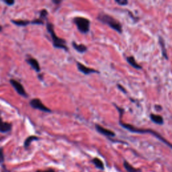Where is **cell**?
Listing matches in <instances>:
<instances>
[{"label": "cell", "instance_id": "obj_18", "mask_svg": "<svg viewBox=\"0 0 172 172\" xmlns=\"http://www.w3.org/2000/svg\"><path fill=\"white\" fill-rule=\"evenodd\" d=\"M92 163H94V165H95V166L97 167V168L102 169V170H103V169H104V163L101 160H100L99 158H97V157L94 158L93 160H92Z\"/></svg>", "mask_w": 172, "mask_h": 172}, {"label": "cell", "instance_id": "obj_11", "mask_svg": "<svg viewBox=\"0 0 172 172\" xmlns=\"http://www.w3.org/2000/svg\"><path fill=\"white\" fill-rule=\"evenodd\" d=\"M149 117H150L151 121L154 122L155 124H158V125H162V124L164 123V120H163V116L159 115V114H151Z\"/></svg>", "mask_w": 172, "mask_h": 172}, {"label": "cell", "instance_id": "obj_14", "mask_svg": "<svg viewBox=\"0 0 172 172\" xmlns=\"http://www.w3.org/2000/svg\"><path fill=\"white\" fill-rule=\"evenodd\" d=\"M159 43L161 47V53H162V56L164 57L166 60H168L169 57L167 53V49L165 48V41L161 36H159Z\"/></svg>", "mask_w": 172, "mask_h": 172}, {"label": "cell", "instance_id": "obj_16", "mask_svg": "<svg viewBox=\"0 0 172 172\" xmlns=\"http://www.w3.org/2000/svg\"><path fill=\"white\" fill-rule=\"evenodd\" d=\"M38 140H39V138H38V137L34 136V135H32V136L28 137V138L26 139L25 141H24V146L25 148H28V147L30 145V144H31V143L32 142V141H38Z\"/></svg>", "mask_w": 172, "mask_h": 172}, {"label": "cell", "instance_id": "obj_21", "mask_svg": "<svg viewBox=\"0 0 172 172\" xmlns=\"http://www.w3.org/2000/svg\"><path fill=\"white\" fill-rule=\"evenodd\" d=\"M115 3H118L120 5L123 6L128 5V1H127V0H115Z\"/></svg>", "mask_w": 172, "mask_h": 172}, {"label": "cell", "instance_id": "obj_29", "mask_svg": "<svg viewBox=\"0 0 172 172\" xmlns=\"http://www.w3.org/2000/svg\"><path fill=\"white\" fill-rule=\"evenodd\" d=\"M2 29H3V28H2V26H1V25H0V32H1V30H2Z\"/></svg>", "mask_w": 172, "mask_h": 172}, {"label": "cell", "instance_id": "obj_25", "mask_svg": "<svg viewBox=\"0 0 172 172\" xmlns=\"http://www.w3.org/2000/svg\"><path fill=\"white\" fill-rule=\"evenodd\" d=\"M155 109L156 110V111H157V112H160L163 110V108L161 105H159V104H156V105H155Z\"/></svg>", "mask_w": 172, "mask_h": 172}, {"label": "cell", "instance_id": "obj_27", "mask_svg": "<svg viewBox=\"0 0 172 172\" xmlns=\"http://www.w3.org/2000/svg\"><path fill=\"white\" fill-rule=\"evenodd\" d=\"M36 172H54L53 170H47V171H41V170H38Z\"/></svg>", "mask_w": 172, "mask_h": 172}, {"label": "cell", "instance_id": "obj_5", "mask_svg": "<svg viewBox=\"0 0 172 172\" xmlns=\"http://www.w3.org/2000/svg\"><path fill=\"white\" fill-rule=\"evenodd\" d=\"M29 104L30 106H31L32 108H34V109L38 110H40V111L44 112H47V113H51V112H52V110L49 109L48 107H46V106L42 103L41 100L38 99V98H34V99H32L30 101Z\"/></svg>", "mask_w": 172, "mask_h": 172}, {"label": "cell", "instance_id": "obj_9", "mask_svg": "<svg viewBox=\"0 0 172 172\" xmlns=\"http://www.w3.org/2000/svg\"><path fill=\"white\" fill-rule=\"evenodd\" d=\"M26 61L28 65H30V66H31L32 68L33 69L34 71H36L37 73L40 72V67L39 63H38V61L36 60V59L29 58V59H26Z\"/></svg>", "mask_w": 172, "mask_h": 172}, {"label": "cell", "instance_id": "obj_2", "mask_svg": "<svg viewBox=\"0 0 172 172\" xmlns=\"http://www.w3.org/2000/svg\"><path fill=\"white\" fill-rule=\"evenodd\" d=\"M97 20L101 23L108 26L112 29L117 32L118 33L122 34V26L121 23L118 20L112 17V16L104 13V12H100L97 16Z\"/></svg>", "mask_w": 172, "mask_h": 172}, {"label": "cell", "instance_id": "obj_28", "mask_svg": "<svg viewBox=\"0 0 172 172\" xmlns=\"http://www.w3.org/2000/svg\"><path fill=\"white\" fill-rule=\"evenodd\" d=\"M38 79H39L40 80L42 81V80H43V78H42V75H38Z\"/></svg>", "mask_w": 172, "mask_h": 172}, {"label": "cell", "instance_id": "obj_4", "mask_svg": "<svg viewBox=\"0 0 172 172\" xmlns=\"http://www.w3.org/2000/svg\"><path fill=\"white\" fill-rule=\"evenodd\" d=\"M73 23L77 26V30L82 34H87L90 30L91 22L88 18L81 16L75 17L73 20Z\"/></svg>", "mask_w": 172, "mask_h": 172}, {"label": "cell", "instance_id": "obj_19", "mask_svg": "<svg viewBox=\"0 0 172 172\" xmlns=\"http://www.w3.org/2000/svg\"><path fill=\"white\" fill-rule=\"evenodd\" d=\"M48 12L46 9H43L40 12V19L42 20L43 21H44L45 20H47V16H48Z\"/></svg>", "mask_w": 172, "mask_h": 172}, {"label": "cell", "instance_id": "obj_1", "mask_svg": "<svg viewBox=\"0 0 172 172\" xmlns=\"http://www.w3.org/2000/svg\"><path fill=\"white\" fill-rule=\"evenodd\" d=\"M114 106H115L116 110L118 111V113H119V121H118V124H120V126H122V128H125L126 130H127L128 131H130V132H133V133H139V134H150L153 136H154L155 137H156L157 139H158L159 141H162L163 143H165V145H167L169 148H171V143L167 141L166 139L161 136V135L158 133L156 131L152 130V129L150 128H137L136 126H134L132 124H126L125 122H124L122 120V116L124 115V109L123 108L119 107L117 105H116L115 104H113Z\"/></svg>", "mask_w": 172, "mask_h": 172}, {"label": "cell", "instance_id": "obj_17", "mask_svg": "<svg viewBox=\"0 0 172 172\" xmlns=\"http://www.w3.org/2000/svg\"><path fill=\"white\" fill-rule=\"evenodd\" d=\"M11 22L16 26H23V27H24V26H28V24H30V21H29V20H12Z\"/></svg>", "mask_w": 172, "mask_h": 172}, {"label": "cell", "instance_id": "obj_13", "mask_svg": "<svg viewBox=\"0 0 172 172\" xmlns=\"http://www.w3.org/2000/svg\"><path fill=\"white\" fill-rule=\"evenodd\" d=\"M126 61L131 67H132L135 69H137V70H141L142 69V67L137 62V61L135 60L134 57L133 56H129L126 57Z\"/></svg>", "mask_w": 172, "mask_h": 172}, {"label": "cell", "instance_id": "obj_3", "mask_svg": "<svg viewBox=\"0 0 172 172\" xmlns=\"http://www.w3.org/2000/svg\"><path fill=\"white\" fill-rule=\"evenodd\" d=\"M46 26L47 32L50 34L51 39H52L53 47L55 48L63 49L65 51H68L69 48L67 45L66 40L63 38L59 37L57 35L54 29V25L50 22H46Z\"/></svg>", "mask_w": 172, "mask_h": 172}, {"label": "cell", "instance_id": "obj_8", "mask_svg": "<svg viewBox=\"0 0 172 172\" xmlns=\"http://www.w3.org/2000/svg\"><path fill=\"white\" fill-rule=\"evenodd\" d=\"M77 69H78L81 73H82L83 74L85 75H88L89 74H91V73H99V71L96 70V69L86 67L85 65L79 62H77Z\"/></svg>", "mask_w": 172, "mask_h": 172}, {"label": "cell", "instance_id": "obj_23", "mask_svg": "<svg viewBox=\"0 0 172 172\" xmlns=\"http://www.w3.org/2000/svg\"><path fill=\"white\" fill-rule=\"evenodd\" d=\"M4 162V155H3V149H0V163H2Z\"/></svg>", "mask_w": 172, "mask_h": 172}, {"label": "cell", "instance_id": "obj_15", "mask_svg": "<svg viewBox=\"0 0 172 172\" xmlns=\"http://www.w3.org/2000/svg\"><path fill=\"white\" fill-rule=\"evenodd\" d=\"M124 168L126 169V170L128 172H141V169H137L134 168V167L132 166L130 163H128L126 161H124L123 163Z\"/></svg>", "mask_w": 172, "mask_h": 172}, {"label": "cell", "instance_id": "obj_20", "mask_svg": "<svg viewBox=\"0 0 172 172\" xmlns=\"http://www.w3.org/2000/svg\"><path fill=\"white\" fill-rule=\"evenodd\" d=\"M30 24H36V25H44V21H43L42 20L40 19V18H36V19L30 21Z\"/></svg>", "mask_w": 172, "mask_h": 172}, {"label": "cell", "instance_id": "obj_24", "mask_svg": "<svg viewBox=\"0 0 172 172\" xmlns=\"http://www.w3.org/2000/svg\"><path fill=\"white\" fill-rule=\"evenodd\" d=\"M3 2L6 4V5L9 6L13 5L15 3V1H14V0H4Z\"/></svg>", "mask_w": 172, "mask_h": 172}, {"label": "cell", "instance_id": "obj_10", "mask_svg": "<svg viewBox=\"0 0 172 172\" xmlns=\"http://www.w3.org/2000/svg\"><path fill=\"white\" fill-rule=\"evenodd\" d=\"M12 124L3 121V120H2L1 118L0 117V132H2V133L8 132L12 130Z\"/></svg>", "mask_w": 172, "mask_h": 172}, {"label": "cell", "instance_id": "obj_12", "mask_svg": "<svg viewBox=\"0 0 172 172\" xmlns=\"http://www.w3.org/2000/svg\"><path fill=\"white\" fill-rule=\"evenodd\" d=\"M71 44H72L73 48H74L77 52L81 53V54H83V53H85L86 51H87V47L83 44H77L76 42L73 41Z\"/></svg>", "mask_w": 172, "mask_h": 172}, {"label": "cell", "instance_id": "obj_26", "mask_svg": "<svg viewBox=\"0 0 172 172\" xmlns=\"http://www.w3.org/2000/svg\"><path fill=\"white\" fill-rule=\"evenodd\" d=\"M53 3H54L55 4H60L62 1H59V0H53Z\"/></svg>", "mask_w": 172, "mask_h": 172}, {"label": "cell", "instance_id": "obj_6", "mask_svg": "<svg viewBox=\"0 0 172 172\" xmlns=\"http://www.w3.org/2000/svg\"><path fill=\"white\" fill-rule=\"evenodd\" d=\"M10 84L12 85V87L14 88V89L16 90V92H17L20 96H21L22 97H24V98L28 97V94H26L25 89H24L23 85H22L19 81H16L15 79H10Z\"/></svg>", "mask_w": 172, "mask_h": 172}, {"label": "cell", "instance_id": "obj_7", "mask_svg": "<svg viewBox=\"0 0 172 172\" xmlns=\"http://www.w3.org/2000/svg\"><path fill=\"white\" fill-rule=\"evenodd\" d=\"M95 128L96 130L98 131L100 134H101L104 136H106L110 138V137H114L116 136V133L113 132V131L109 130V129H107L106 128L103 127V126L100 125L98 124H95Z\"/></svg>", "mask_w": 172, "mask_h": 172}, {"label": "cell", "instance_id": "obj_22", "mask_svg": "<svg viewBox=\"0 0 172 172\" xmlns=\"http://www.w3.org/2000/svg\"><path fill=\"white\" fill-rule=\"evenodd\" d=\"M117 87H118V89H119V90H120V91H121L122 92H123L124 94H127V91H126V89L124 87V86H122V85H120V84H119V83H118Z\"/></svg>", "mask_w": 172, "mask_h": 172}]
</instances>
